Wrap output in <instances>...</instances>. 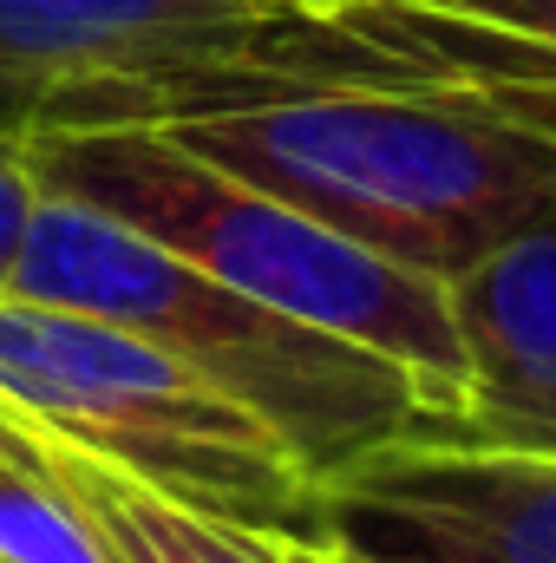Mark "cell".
Listing matches in <instances>:
<instances>
[{
  "label": "cell",
  "mask_w": 556,
  "mask_h": 563,
  "mask_svg": "<svg viewBox=\"0 0 556 563\" xmlns=\"http://www.w3.org/2000/svg\"><path fill=\"white\" fill-rule=\"evenodd\" d=\"M0 563H112L92 525L40 472L26 439L0 420Z\"/></svg>",
  "instance_id": "30bf717a"
},
{
  "label": "cell",
  "mask_w": 556,
  "mask_h": 563,
  "mask_svg": "<svg viewBox=\"0 0 556 563\" xmlns=\"http://www.w3.org/2000/svg\"><path fill=\"white\" fill-rule=\"evenodd\" d=\"M334 498H374V505H413L438 518H465L518 551L556 558V465L485 452V445H445V439H400L367 452L354 472L327 485Z\"/></svg>",
  "instance_id": "ba28073f"
},
{
  "label": "cell",
  "mask_w": 556,
  "mask_h": 563,
  "mask_svg": "<svg viewBox=\"0 0 556 563\" xmlns=\"http://www.w3.org/2000/svg\"><path fill=\"white\" fill-rule=\"evenodd\" d=\"M452 314L471 387L458 420L425 439L556 465V203L452 282Z\"/></svg>",
  "instance_id": "52a82bcc"
},
{
  "label": "cell",
  "mask_w": 556,
  "mask_h": 563,
  "mask_svg": "<svg viewBox=\"0 0 556 563\" xmlns=\"http://www.w3.org/2000/svg\"><path fill=\"white\" fill-rule=\"evenodd\" d=\"M0 295L99 314L177 354L269 426L321 492L367 452L438 426V400L387 354L276 314L230 282L203 276L177 250L138 236L132 223L59 190H40Z\"/></svg>",
  "instance_id": "7a4b0ae2"
},
{
  "label": "cell",
  "mask_w": 556,
  "mask_h": 563,
  "mask_svg": "<svg viewBox=\"0 0 556 563\" xmlns=\"http://www.w3.org/2000/svg\"><path fill=\"white\" fill-rule=\"evenodd\" d=\"M0 420L249 538H321V485L276 432L99 314L0 295Z\"/></svg>",
  "instance_id": "277c9868"
},
{
  "label": "cell",
  "mask_w": 556,
  "mask_h": 563,
  "mask_svg": "<svg viewBox=\"0 0 556 563\" xmlns=\"http://www.w3.org/2000/svg\"><path fill=\"white\" fill-rule=\"evenodd\" d=\"M288 7H308V13H327V7H347V0H288Z\"/></svg>",
  "instance_id": "4fadbf2b"
},
{
  "label": "cell",
  "mask_w": 556,
  "mask_h": 563,
  "mask_svg": "<svg viewBox=\"0 0 556 563\" xmlns=\"http://www.w3.org/2000/svg\"><path fill=\"white\" fill-rule=\"evenodd\" d=\"M288 0H0V139L157 132L294 86Z\"/></svg>",
  "instance_id": "5b68a950"
},
{
  "label": "cell",
  "mask_w": 556,
  "mask_h": 563,
  "mask_svg": "<svg viewBox=\"0 0 556 563\" xmlns=\"http://www.w3.org/2000/svg\"><path fill=\"white\" fill-rule=\"evenodd\" d=\"M157 132L445 288L556 203L544 139L400 86H276Z\"/></svg>",
  "instance_id": "6da1fadb"
},
{
  "label": "cell",
  "mask_w": 556,
  "mask_h": 563,
  "mask_svg": "<svg viewBox=\"0 0 556 563\" xmlns=\"http://www.w3.org/2000/svg\"><path fill=\"white\" fill-rule=\"evenodd\" d=\"M347 563H367V558H354V551H347Z\"/></svg>",
  "instance_id": "5bb4252c"
},
{
  "label": "cell",
  "mask_w": 556,
  "mask_h": 563,
  "mask_svg": "<svg viewBox=\"0 0 556 563\" xmlns=\"http://www.w3.org/2000/svg\"><path fill=\"white\" fill-rule=\"evenodd\" d=\"M281 563H347V551L334 538H276Z\"/></svg>",
  "instance_id": "7c38bea8"
},
{
  "label": "cell",
  "mask_w": 556,
  "mask_h": 563,
  "mask_svg": "<svg viewBox=\"0 0 556 563\" xmlns=\"http://www.w3.org/2000/svg\"><path fill=\"white\" fill-rule=\"evenodd\" d=\"M294 79L425 92L556 151V0H347L308 13Z\"/></svg>",
  "instance_id": "8992f818"
},
{
  "label": "cell",
  "mask_w": 556,
  "mask_h": 563,
  "mask_svg": "<svg viewBox=\"0 0 556 563\" xmlns=\"http://www.w3.org/2000/svg\"><path fill=\"white\" fill-rule=\"evenodd\" d=\"M26 164L40 190L79 197L138 236L177 250L203 276L230 282L236 295L294 314L321 334L387 354L438 400V426L458 420L471 367L452 314V288L419 269H400L314 217L288 210L281 197L203 164L197 151L170 144L164 132H66L26 139ZM425 439V432H419Z\"/></svg>",
  "instance_id": "3957f363"
},
{
  "label": "cell",
  "mask_w": 556,
  "mask_h": 563,
  "mask_svg": "<svg viewBox=\"0 0 556 563\" xmlns=\"http://www.w3.org/2000/svg\"><path fill=\"white\" fill-rule=\"evenodd\" d=\"M13 432L26 439L40 472L66 492V505L92 525L99 551L112 563H281L276 538H249L236 525H216V518L151 492V485L86 459V452H73V445H53V439H40L26 426H13Z\"/></svg>",
  "instance_id": "9c48e42d"
},
{
  "label": "cell",
  "mask_w": 556,
  "mask_h": 563,
  "mask_svg": "<svg viewBox=\"0 0 556 563\" xmlns=\"http://www.w3.org/2000/svg\"><path fill=\"white\" fill-rule=\"evenodd\" d=\"M33 203H40V177H33V164H26V144L0 139V288H7L13 256H20V243H26Z\"/></svg>",
  "instance_id": "8fae6325"
}]
</instances>
